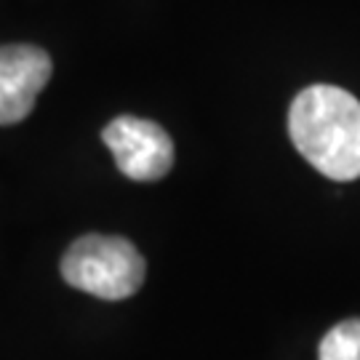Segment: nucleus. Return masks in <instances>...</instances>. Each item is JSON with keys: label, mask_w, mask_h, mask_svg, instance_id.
<instances>
[{"label": "nucleus", "mask_w": 360, "mask_h": 360, "mask_svg": "<svg viewBox=\"0 0 360 360\" xmlns=\"http://www.w3.org/2000/svg\"><path fill=\"white\" fill-rule=\"evenodd\" d=\"M288 134L299 155L323 176H360V102L339 86H309L288 110Z\"/></svg>", "instance_id": "obj_1"}, {"label": "nucleus", "mask_w": 360, "mask_h": 360, "mask_svg": "<svg viewBox=\"0 0 360 360\" xmlns=\"http://www.w3.org/2000/svg\"><path fill=\"white\" fill-rule=\"evenodd\" d=\"M318 360H360V318L336 323L323 336Z\"/></svg>", "instance_id": "obj_5"}, {"label": "nucleus", "mask_w": 360, "mask_h": 360, "mask_svg": "<svg viewBox=\"0 0 360 360\" xmlns=\"http://www.w3.org/2000/svg\"><path fill=\"white\" fill-rule=\"evenodd\" d=\"M102 142L110 147L115 166L134 181L163 179L174 166V142L153 120L134 115L115 117L102 131Z\"/></svg>", "instance_id": "obj_3"}, {"label": "nucleus", "mask_w": 360, "mask_h": 360, "mask_svg": "<svg viewBox=\"0 0 360 360\" xmlns=\"http://www.w3.org/2000/svg\"><path fill=\"white\" fill-rule=\"evenodd\" d=\"M51 72V56L38 46H0V126H13L32 112Z\"/></svg>", "instance_id": "obj_4"}, {"label": "nucleus", "mask_w": 360, "mask_h": 360, "mask_svg": "<svg viewBox=\"0 0 360 360\" xmlns=\"http://www.w3.org/2000/svg\"><path fill=\"white\" fill-rule=\"evenodd\" d=\"M62 278L77 291L120 302L142 288L144 259L120 235H83L62 257Z\"/></svg>", "instance_id": "obj_2"}]
</instances>
